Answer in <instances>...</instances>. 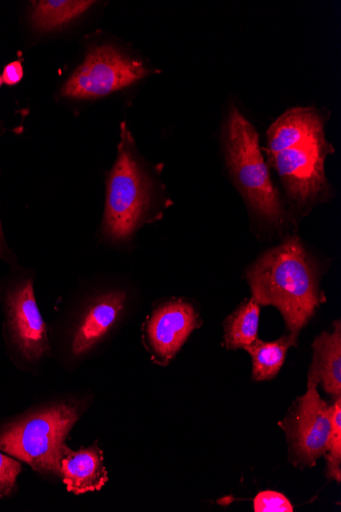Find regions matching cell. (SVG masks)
<instances>
[{"mask_svg": "<svg viewBox=\"0 0 341 512\" xmlns=\"http://www.w3.org/2000/svg\"><path fill=\"white\" fill-rule=\"evenodd\" d=\"M0 259L9 260L10 255L5 246V240L3 235L2 223H0Z\"/></svg>", "mask_w": 341, "mask_h": 512, "instance_id": "20", "label": "cell"}, {"mask_svg": "<svg viewBox=\"0 0 341 512\" xmlns=\"http://www.w3.org/2000/svg\"><path fill=\"white\" fill-rule=\"evenodd\" d=\"M334 152L326 141L324 122L284 150L268 155L289 200L299 209L318 202L328 192L324 163Z\"/></svg>", "mask_w": 341, "mask_h": 512, "instance_id": "5", "label": "cell"}, {"mask_svg": "<svg viewBox=\"0 0 341 512\" xmlns=\"http://www.w3.org/2000/svg\"><path fill=\"white\" fill-rule=\"evenodd\" d=\"M6 332L17 356L28 364L51 353L46 324L35 299L33 279L22 276L6 290Z\"/></svg>", "mask_w": 341, "mask_h": 512, "instance_id": "7", "label": "cell"}, {"mask_svg": "<svg viewBox=\"0 0 341 512\" xmlns=\"http://www.w3.org/2000/svg\"><path fill=\"white\" fill-rule=\"evenodd\" d=\"M260 305L251 299L242 303L225 321L228 349H245L258 339Z\"/></svg>", "mask_w": 341, "mask_h": 512, "instance_id": "15", "label": "cell"}, {"mask_svg": "<svg viewBox=\"0 0 341 512\" xmlns=\"http://www.w3.org/2000/svg\"><path fill=\"white\" fill-rule=\"evenodd\" d=\"M22 465L19 461L0 453V498L7 497L16 489Z\"/></svg>", "mask_w": 341, "mask_h": 512, "instance_id": "17", "label": "cell"}, {"mask_svg": "<svg viewBox=\"0 0 341 512\" xmlns=\"http://www.w3.org/2000/svg\"><path fill=\"white\" fill-rule=\"evenodd\" d=\"M202 321L194 307L183 299L159 305L146 319L143 338L158 363L168 364Z\"/></svg>", "mask_w": 341, "mask_h": 512, "instance_id": "9", "label": "cell"}, {"mask_svg": "<svg viewBox=\"0 0 341 512\" xmlns=\"http://www.w3.org/2000/svg\"><path fill=\"white\" fill-rule=\"evenodd\" d=\"M95 2L85 0H42L34 3L31 21L33 27L42 32L57 30L90 9Z\"/></svg>", "mask_w": 341, "mask_h": 512, "instance_id": "14", "label": "cell"}, {"mask_svg": "<svg viewBox=\"0 0 341 512\" xmlns=\"http://www.w3.org/2000/svg\"><path fill=\"white\" fill-rule=\"evenodd\" d=\"M327 476L338 483L341 478V399L331 406V431L327 444Z\"/></svg>", "mask_w": 341, "mask_h": 512, "instance_id": "16", "label": "cell"}, {"mask_svg": "<svg viewBox=\"0 0 341 512\" xmlns=\"http://www.w3.org/2000/svg\"><path fill=\"white\" fill-rule=\"evenodd\" d=\"M149 74L140 61L129 58L115 46H94L66 82L62 95L72 99L102 98Z\"/></svg>", "mask_w": 341, "mask_h": 512, "instance_id": "6", "label": "cell"}, {"mask_svg": "<svg viewBox=\"0 0 341 512\" xmlns=\"http://www.w3.org/2000/svg\"><path fill=\"white\" fill-rule=\"evenodd\" d=\"M316 388L315 384L308 383L307 393L280 424L294 460L309 467L326 453L331 431V406L320 397Z\"/></svg>", "mask_w": 341, "mask_h": 512, "instance_id": "8", "label": "cell"}, {"mask_svg": "<svg viewBox=\"0 0 341 512\" xmlns=\"http://www.w3.org/2000/svg\"><path fill=\"white\" fill-rule=\"evenodd\" d=\"M75 495L100 491L109 481L104 453L97 444L79 451L64 447L59 475Z\"/></svg>", "mask_w": 341, "mask_h": 512, "instance_id": "11", "label": "cell"}, {"mask_svg": "<svg viewBox=\"0 0 341 512\" xmlns=\"http://www.w3.org/2000/svg\"><path fill=\"white\" fill-rule=\"evenodd\" d=\"M223 146L230 174L253 214L266 224L281 225L285 213L262 155L259 134L236 108L224 124Z\"/></svg>", "mask_w": 341, "mask_h": 512, "instance_id": "2", "label": "cell"}, {"mask_svg": "<svg viewBox=\"0 0 341 512\" xmlns=\"http://www.w3.org/2000/svg\"><path fill=\"white\" fill-rule=\"evenodd\" d=\"M256 512H294V506L281 493L265 491L259 493L254 500Z\"/></svg>", "mask_w": 341, "mask_h": 512, "instance_id": "18", "label": "cell"}, {"mask_svg": "<svg viewBox=\"0 0 341 512\" xmlns=\"http://www.w3.org/2000/svg\"><path fill=\"white\" fill-rule=\"evenodd\" d=\"M247 279L253 299L259 305L276 307L295 337L325 300L317 267L298 238L263 254L249 268Z\"/></svg>", "mask_w": 341, "mask_h": 512, "instance_id": "1", "label": "cell"}, {"mask_svg": "<svg viewBox=\"0 0 341 512\" xmlns=\"http://www.w3.org/2000/svg\"><path fill=\"white\" fill-rule=\"evenodd\" d=\"M2 84H3V78L0 77V86H2Z\"/></svg>", "mask_w": 341, "mask_h": 512, "instance_id": "21", "label": "cell"}, {"mask_svg": "<svg viewBox=\"0 0 341 512\" xmlns=\"http://www.w3.org/2000/svg\"><path fill=\"white\" fill-rule=\"evenodd\" d=\"M314 357L308 383L319 384L331 396L341 395V327L334 323L332 333L321 334L313 344Z\"/></svg>", "mask_w": 341, "mask_h": 512, "instance_id": "12", "label": "cell"}, {"mask_svg": "<svg viewBox=\"0 0 341 512\" xmlns=\"http://www.w3.org/2000/svg\"><path fill=\"white\" fill-rule=\"evenodd\" d=\"M297 345V337L284 335L275 342H263L257 339L245 348L253 359V378L255 381H268L275 378L284 364L287 351Z\"/></svg>", "mask_w": 341, "mask_h": 512, "instance_id": "13", "label": "cell"}, {"mask_svg": "<svg viewBox=\"0 0 341 512\" xmlns=\"http://www.w3.org/2000/svg\"><path fill=\"white\" fill-rule=\"evenodd\" d=\"M153 203V182L138 161L132 137L122 124V142L107 181L104 238L112 244L129 242L148 220Z\"/></svg>", "mask_w": 341, "mask_h": 512, "instance_id": "4", "label": "cell"}, {"mask_svg": "<svg viewBox=\"0 0 341 512\" xmlns=\"http://www.w3.org/2000/svg\"><path fill=\"white\" fill-rule=\"evenodd\" d=\"M123 291L111 290L89 298L79 311L70 335V353L88 355L115 328L126 306Z\"/></svg>", "mask_w": 341, "mask_h": 512, "instance_id": "10", "label": "cell"}, {"mask_svg": "<svg viewBox=\"0 0 341 512\" xmlns=\"http://www.w3.org/2000/svg\"><path fill=\"white\" fill-rule=\"evenodd\" d=\"M81 412L80 406L63 402L28 413L0 432V451L40 474L60 475L65 441Z\"/></svg>", "mask_w": 341, "mask_h": 512, "instance_id": "3", "label": "cell"}, {"mask_svg": "<svg viewBox=\"0 0 341 512\" xmlns=\"http://www.w3.org/2000/svg\"><path fill=\"white\" fill-rule=\"evenodd\" d=\"M24 76V70L22 63L19 61L13 62L9 64L5 70L4 74L2 76L3 82H5L8 85H15L19 83Z\"/></svg>", "mask_w": 341, "mask_h": 512, "instance_id": "19", "label": "cell"}]
</instances>
